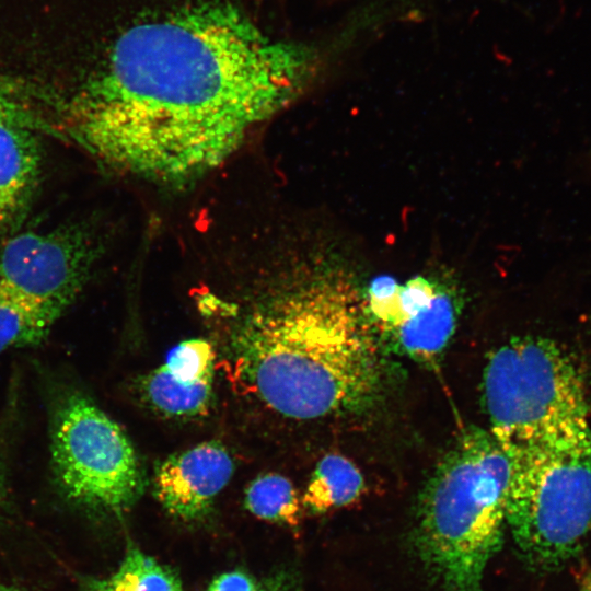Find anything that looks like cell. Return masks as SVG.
<instances>
[{
	"label": "cell",
	"instance_id": "cell-18",
	"mask_svg": "<svg viewBox=\"0 0 591 591\" xmlns=\"http://www.w3.org/2000/svg\"><path fill=\"white\" fill-rule=\"evenodd\" d=\"M206 591H274L248 573L234 570L224 572L211 581Z\"/></svg>",
	"mask_w": 591,
	"mask_h": 591
},
{
	"label": "cell",
	"instance_id": "cell-17",
	"mask_svg": "<svg viewBox=\"0 0 591 591\" xmlns=\"http://www.w3.org/2000/svg\"><path fill=\"white\" fill-rule=\"evenodd\" d=\"M27 90L22 83L0 77V121L26 127L33 131L57 135V129L26 103Z\"/></svg>",
	"mask_w": 591,
	"mask_h": 591
},
{
	"label": "cell",
	"instance_id": "cell-10",
	"mask_svg": "<svg viewBox=\"0 0 591 591\" xmlns=\"http://www.w3.org/2000/svg\"><path fill=\"white\" fill-rule=\"evenodd\" d=\"M40 150L35 131L0 121V232L16 228L33 199Z\"/></svg>",
	"mask_w": 591,
	"mask_h": 591
},
{
	"label": "cell",
	"instance_id": "cell-9",
	"mask_svg": "<svg viewBox=\"0 0 591 591\" xmlns=\"http://www.w3.org/2000/svg\"><path fill=\"white\" fill-rule=\"evenodd\" d=\"M233 471V460L222 444L199 443L159 464L153 478L154 495L173 517L197 520L209 512Z\"/></svg>",
	"mask_w": 591,
	"mask_h": 591
},
{
	"label": "cell",
	"instance_id": "cell-20",
	"mask_svg": "<svg viewBox=\"0 0 591 591\" xmlns=\"http://www.w3.org/2000/svg\"><path fill=\"white\" fill-rule=\"evenodd\" d=\"M3 496H4V471H3L2 461L0 459V503L3 499Z\"/></svg>",
	"mask_w": 591,
	"mask_h": 591
},
{
	"label": "cell",
	"instance_id": "cell-15",
	"mask_svg": "<svg viewBox=\"0 0 591 591\" xmlns=\"http://www.w3.org/2000/svg\"><path fill=\"white\" fill-rule=\"evenodd\" d=\"M245 506L257 518L297 528L303 506L292 483L279 474L254 479L245 493Z\"/></svg>",
	"mask_w": 591,
	"mask_h": 591
},
{
	"label": "cell",
	"instance_id": "cell-4",
	"mask_svg": "<svg viewBox=\"0 0 591 591\" xmlns=\"http://www.w3.org/2000/svg\"><path fill=\"white\" fill-rule=\"evenodd\" d=\"M483 398L489 432L510 456L591 434L580 373L552 339L514 337L495 349Z\"/></svg>",
	"mask_w": 591,
	"mask_h": 591
},
{
	"label": "cell",
	"instance_id": "cell-13",
	"mask_svg": "<svg viewBox=\"0 0 591 591\" xmlns=\"http://www.w3.org/2000/svg\"><path fill=\"white\" fill-rule=\"evenodd\" d=\"M212 381L195 384L176 380L164 366L149 373L141 383L148 403L166 416H196L209 406Z\"/></svg>",
	"mask_w": 591,
	"mask_h": 591
},
{
	"label": "cell",
	"instance_id": "cell-21",
	"mask_svg": "<svg viewBox=\"0 0 591 591\" xmlns=\"http://www.w3.org/2000/svg\"><path fill=\"white\" fill-rule=\"evenodd\" d=\"M0 591H25V590L15 586H8V584L0 583Z\"/></svg>",
	"mask_w": 591,
	"mask_h": 591
},
{
	"label": "cell",
	"instance_id": "cell-3",
	"mask_svg": "<svg viewBox=\"0 0 591 591\" xmlns=\"http://www.w3.org/2000/svg\"><path fill=\"white\" fill-rule=\"evenodd\" d=\"M512 460L489 430L460 434L424 486L414 546L444 591H482L507 526Z\"/></svg>",
	"mask_w": 591,
	"mask_h": 591
},
{
	"label": "cell",
	"instance_id": "cell-16",
	"mask_svg": "<svg viewBox=\"0 0 591 591\" xmlns=\"http://www.w3.org/2000/svg\"><path fill=\"white\" fill-rule=\"evenodd\" d=\"M215 354L204 339H188L169 354L165 369L178 381L195 384L212 381Z\"/></svg>",
	"mask_w": 591,
	"mask_h": 591
},
{
	"label": "cell",
	"instance_id": "cell-14",
	"mask_svg": "<svg viewBox=\"0 0 591 591\" xmlns=\"http://www.w3.org/2000/svg\"><path fill=\"white\" fill-rule=\"evenodd\" d=\"M55 321L37 304L0 289V352L38 344Z\"/></svg>",
	"mask_w": 591,
	"mask_h": 591
},
{
	"label": "cell",
	"instance_id": "cell-19",
	"mask_svg": "<svg viewBox=\"0 0 591 591\" xmlns=\"http://www.w3.org/2000/svg\"><path fill=\"white\" fill-rule=\"evenodd\" d=\"M579 591H591V569L583 567L579 575Z\"/></svg>",
	"mask_w": 591,
	"mask_h": 591
},
{
	"label": "cell",
	"instance_id": "cell-7",
	"mask_svg": "<svg viewBox=\"0 0 591 591\" xmlns=\"http://www.w3.org/2000/svg\"><path fill=\"white\" fill-rule=\"evenodd\" d=\"M99 251L93 235L80 228L16 234L0 253V289L57 320L82 290Z\"/></svg>",
	"mask_w": 591,
	"mask_h": 591
},
{
	"label": "cell",
	"instance_id": "cell-8",
	"mask_svg": "<svg viewBox=\"0 0 591 591\" xmlns=\"http://www.w3.org/2000/svg\"><path fill=\"white\" fill-rule=\"evenodd\" d=\"M372 325L384 332L397 350L430 363L444 351L455 331L456 302L443 282L416 276L405 283L386 276L370 282L363 296Z\"/></svg>",
	"mask_w": 591,
	"mask_h": 591
},
{
	"label": "cell",
	"instance_id": "cell-12",
	"mask_svg": "<svg viewBox=\"0 0 591 591\" xmlns=\"http://www.w3.org/2000/svg\"><path fill=\"white\" fill-rule=\"evenodd\" d=\"M82 591H184L167 567L129 546L117 570L105 578H81Z\"/></svg>",
	"mask_w": 591,
	"mask_h": 591
},
{
	"label": "cell",
	"instance_id": "cell-6",
	"mask_svg": "<svg viewBox=\"0 0 591 591\" xmlns=\"http://www.w3.org/2000/svg\"><path fill=\"white\" fill-rule=\"evenodd\" d=\"M50 461L71 502L120 514L140 497L143 474L123 429L88 396L67 391L54 405Z\"/></svg>",
	"mask_w": 591,
	"mask_h": 591
},
{
	"label": "cell",
	"instance_id": "cell-11",
	"mask_svg": "<svg viewBox=\"0 0 591 591\" xmlns=\"http://www.w3.org/2000/svg\"><path fill=\"white\" fill-rule=\"evenodd\" d=\"M364 488L357 465L341 454L329 453L317 463L301 502L310 512L326 513L358 501Z\"/></svg>",
	"mask_w": 591,
	"mask_h": 591
},
{
	"label": "cell",
	"instance_id": "cell-1",
	"mask_svg": "<svg viewBox=\"0 0 591 591\" xmlns=\"http://www.w3.org/2000/svg\"><path fill=\"white\" fill-rule=\"evenodd\" d=\"M61 107L105 166L162 186L220 166L312 81L316 51L239 0H132Z\"/></svg>",
	"mask_w": 591,
	"mask_h": 591
},
{
	"label": "cell",
	"instance_id": "cell-5",
	"mask_svg": "<svg viewBox=\"0 0 591 591\" xmlns=\"http://www.w3.org/2000/svg\"><path fill=\"white\" fill-rule=\"evenodd\" d=\"M510 457L506 522L513 542L532 568L559 569L591 529V434Z\"/></svg>",
	"mask_w": 591,
	"mask_h": 591
},
{
	"label": "cell",
	"instance_id": "cell-2",
	"mask_svg": "<svg viewBox=\"0 0 591 591\" xmlns=\"http://www.w3.org/2000/svg\"><path fill=\"white\" fill-rule=\"evenodd\" d=\"M233 347L256 397L289 418L358 409L374 398L380 383L362 296L334 275L277 288L245 318Z\"/></svg>",
	"mask_w": 591,
	"mask_h": 591
}]
</instances>
